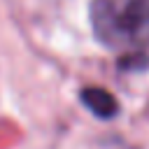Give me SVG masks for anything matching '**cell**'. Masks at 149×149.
<instances>
[{
  "instance_id": "6da1fadb",
  "label": "cell",
  "mask_w": 149,
  "mask_h": 149,
  "mask_svg": "<svg viewBox=\"0 0 149 149\" xmlns=\"http://www.w3.org/2000/svg\"><path fill=\"white\" fill-rule=\"evenodd\" d=\"M95 37L109 49H140L149 42V0H93Z\"/></svg>"
},
{
  "instance_id": "7a4b0ae2",
  "label": "cell",
  "mask_w": 149,
  "mask_h": 149,
  "mask_svg": "<svg viewBox=\"0 0 149 149\" xmlns=\"http://www.w3.org/2000/svg\"><path fill=\"white\" fill-rule=\"evenodd\" d=\"M81 100L98 116H112V114H116V100L107 91H102V88H84Z\"/></svg>"
}]
</instances>
